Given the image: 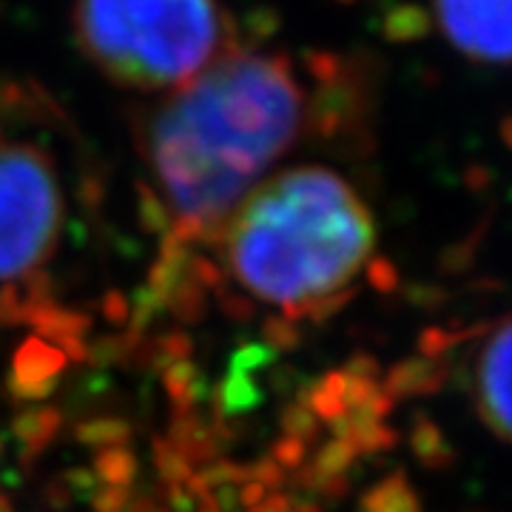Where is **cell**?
Returning <instances> with one entry per match:
<instances>
[{
	"mask_svg": "<svg viewBox=\"0 0 512 512\" xmlns=\"http://www.w3.org/2000/svg\"><path fill=\"white\" fill-rule=\"evenodd\" d=\"M308 126L316 97L288 55L231 52L143 114L140 143L188 225L234 214Z\"/></svg>",
	"mask_w": 512,
	"mask_h": 512,
	"instance_id": "6da1fadb",
	"label": "cell"
},
{
	"mask_svg": "<svg viewBox=\"0 0 512 512\" xmlns=\"http://www.w3.org/2000/svg\"><path fill=\"white\" fill-rule=\"evenodd\" d=\"M467 387L481 424L495 439L512 444V316L495 322L478 339Z\"/></svg>",
	"mask_w": 512,
	"mask_h": 512,
	"instance_id": "5b68a950",
	"label": "cell"
},
{
	"mask_svg": "<svg viewBox=\"0 0 512 512\" xmlns=\"http://www.w3.org/2000/svg\"><path fill=\"white\" fill-rule=\"evenodd\" d=\"M436 23L478 63H512V0H433Z\"/></svg>",
	"mask_w": 512,
	"mask_h": 512,
	"instance_id": "8992f818",
	"label": "cell"
},
{
	"mask_svg": "<svg viewBox=\"0 0 512 512\" xmlns=\"http://www.w3.org/2000/svg\"><path fill=\"white\" fill-rule=\"evenodd\" d=\"M80 52L117 86L174 92L239 49L220 0H77Z\"/></svg>",
	"mask_w": 512,
	"mask_h": 512,
	"instance_id": "3957f363",
	"label": "cell"
},
{
	"mask_svg": "<svg viewBox=\"0 0 512 512\" xmlns=\"http://www.w3.org/2000/svg\"><path fill=\"white\" fill-rule=\"evenodd\" d=\"M60 220L63 197L52 160L26 143H0V282L46 259Z\"/></svg>",
	"mask_w": 512,
	"mask_h": 512,
	"instance_id": "277c9868",
	"label": "cell"
},
{
	"mask_svg": "<svg viewBox=\"0 0 512 512\" xmlns=\"http://www.w3.org/2000/svg\"><path fill=\"white\" fill-rule=\"evenodd\" d=\"M376 251V228L356 188L322 165L262 180L234 211L228 259L265 302L319 308L359 282Z\"/></svg>",
	"mask_w": 512,
	"mask_h": 512,
	"instance_id": "7a4b0ae2",
	"label": "cell"
}]
</instances>
